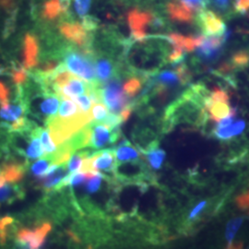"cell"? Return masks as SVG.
I'll use <instances>...</instances> for the list:
<instances>
[{
    "label": "cell",
    "instance_id": "1",
    "mask_svg": "<svg viewBox=\"0 0 249 249\" xmlns=\"http://www.w3.org/2000/svg\"><path fill=\"white\" fill-rule=\"evenodd\" d=\"M60 56L65 67L71 73L79 76L80 79L87 81L89 84L98 83L96 80L95 64L92 57H89L81 51H77L71 47L64 49Z\"/></svg>",
    "mask_w": 249,
    "mask_h": 249
},
{
    "label": "cell",
    "instance_id": "2",
    "mask_svg": "<svg viewBox=\"0 0 249 249\" xmlns=\"http://www.w3.org/2000/svg\"><path fill=\"white\" fill-rule=\"evenodd\" d=\"M60 99L56 93L48 92L40 88L37 94L26 100L27 110L32 116H36L45 124L49 119L56 116Z\"/></svg>",
    "mask_w": 249,
    "mask_h": 249
},
{
    "label": "cell",
    "instance_id": "3",
    "mask_svg": "<svg viewBox=\"0 0 249 249\" xmlns=\"http://www.w3.org/2000/svg\"><path fill=\"white\" fill-rule=\"evenodd\" d=\"M101 93L102 102L105 103L113 114L119 115L123 109L130 105L121 87V80L118 77H113L101 85Z\"/></svg>",
    "mask_w": 249,
    "mask_h": 249
},
{
    "label": "cell",
    "instance_id": "4",
    "mask_svg": "<svg viewBox=\"0 0 249 249\" xmlns=\"http://www.w3.org/2000/svg\"><path fill=\"white\" fill-rule=\"evenodd\" d=\"M61 36L72 43L73 45L80 47V51L88 56H93L91 48V40L88 31L79 22H63L59 26Z\"/></svg>",
    "mask_w": 249,
    "mask_h": 249
},
{
    "label": "cell",
    "instance_id": "5",
    "mask_svg": "<svg viewBox=\"0 0 249 249\" xmlns=\"http://www.w3.org/2000/svg\"><path fill=\"white\" fill-rule=\"evenodd\" d=\"M127 22L131 31V37L134 41H143L147 37L146 28L151 23L159 25V20L155 19L151 12L132 9L127 14Z\"/></svg>",
    "mask_w": 249,
    "mask_h": 249
},
{
    "label": "cell",
    "instance_id": "6",
    "mask_svg": "<svg viewBox=\"0 0 249 249\" xmlns=\"http://www.w3.org/2000/svg\"><path fill=\"white\" fill-rule=\"evenodd\" d=\"M91 137L89 147L94 150H101L108 145H113L119 140L120 128L111 129L102 123H90Z\"/></svg>",
    "mask_w": 249,
    "mask_h": 249
},
{
    "label": "cell",
    "instance_id": "7",
    "mask_svg": "<svg viewBox=\"0 0 249 249\" xmlns=\"http://www.w3.org/2000/svg\"><path fill=\"white\" fill-rule=\"evenodd\" d=\"M50 224L45 223L36 229H21L17 234L18 249H41L46 234L50 231Z\"/></svg>",
    "mask_w": 249,
    "mask_h": 249
},
{
    "label": "cell",
    "instance_id": "8",
    "mask_svg": "<svg viewBox=\"0 0 249 249\" xmlns=\"http://www.w3.org/2000/svg\"><path fill=\"white\" fill-rule=\"evenodd\" d=\"M69 171L67 163L62 164H52L46 174L42 178L39 179L41 183V187L45 192L60 190L63 180L68 177Z\"/></svg>",
    "mask_w": 249,
    "mask_h": 249
},
{
    "label": "cell",
    "instance_id": "9",
    "mask_svg": "<svg viewBox=\"0 0 249 249\" xmlns=\"http://www.w3.org/2000/svg\"><path fill=\"white\" fill-rule=\"evenodd\" d=\"M229 36L230 33H225L223 36H202L201 43L197 47V55L203 60H213L219 56L220 50Z\"/></svg>",
    "mask_w": 249,
    "mask_h": 249
},
{
    "label": "cell",
    "instance_id": "10",
    "mask_svg": "<svg viewBox=\"0 0 249 249\" xmlns=\"http://www.w3.org/2000/svg\"><path fill=\"white\" fill-rule=\"evenodd\" d=\"M198 23L207 36H223L226 33L224 21L213 11H202L198 16Z\"/></svg>",
    "mask_w": 249,
    "mask_h": 249
},
{
    "label": "cell",
    "instance_id": "11",
    "mask_svg": "<svg viewBox=\"0 0 249 249\" xmlns=\"http://www.w3.org/2000/svg\"><path fill=\"white\" fill-rule=\"evenodd\" d=\"M23 64L27 70H34L39 61V43L35 35L27 34L23 43Z\"/></svg>",
    "mask_w": 249,
    "mask_h": 249
},
{
    "label": "cell",
    "instance_id": "12",
    "mask_svg": "<svg viewBox=\"0 0 249 249\" xmlns=\"http://www.w3.org/2000/svg\"><path fill=\"white\" fill-rule=\"evenodd\" d=\"M61 66V56L59 55H49L45 60L38 64L33 72V77L36 83L45 80L50 76L53 72L55 71Z\"/></svg>",
    "mask_w": 249,
    "mask_h": 249
},
{
    "label": "cell",
    "instance_id": "13",
    "mask_svg": "<svg viewBox=\"0 0 249 249\" xmlns=\"http://www.w3.org/2000/svg\"><path fill=\"white\" fill-rule=\"evenodd\" d=\"M90 84L88 82H85L84 80L76 79L75 77L70 80L66 85H64L62 88L56 91V94L60 98H71L80 96L84 93H87L89 89Z\"/></svg>",
    "mask_w": 249,
    "mask_h": 249
},
{
    "label": "cell",
    "instance_id": "14",
    "mask_svg": "<svg viewBox=\"0 0 249 249\" xmlns=\"http://www.w3.org/2000/svg\"><path fill=\"white\" fill-rule=\"evenodd\" d=\"M96 80L101 85L115 77L116 66L114 61L107 56H99L95 61Z\"/></svg>",
    "mask_w": 249,
    "mask_h": 249
},
{
    "label": "cell",
    "instance_id": "15",
    "mask_svg": "<svg viewBox=\"0 0 249 249\" xmlns=\"http://www.w3.org/2000/svg\"><path fill=\"white\" fill-rule=\"evenodd\" d=\"M205 110L210 113L211 118L213 121H221L226 117L236 112L235 109H232L230 107L229 103L225 102H212L209 99L206 98L204 101Z\"/></svg>",
    "mask_w": 249,
    "mask_h": 249
},
{
    "label": "cell",
    "instance_id": "16",
    "mask_svg": "<svg viewBox=\"0 0 249 249\" xmlns=\"http://www.w3.org/2000/svg\"><path fill=\"white\" fill-rule=\"evenodd\" d=\"M114 150H115L117 164L135 162V161H139L141 159L140 152L125 140L120 143Z\"/></svg>",
    "mask_w": 249,
    "mask_h": 249
},
{
    "label": "cell",
    "instance_id": "17",
    "mask_svg": "<svg viewBox=\"0 0 249 249\" xmlns=\"http://www.w3.org/2000/svg\"><path fill=\"white\" fill-rule=\"evenodd\" d=\"M36 127L28 137L25 149L23 150V154L26 157L27 160H37L45 156L44 148L41 144V141L37 134Z\"/></svg>",
    "mask_w": 249,
    "mask_h": 249
},
{
    "label": "cell",
    "instance_id": "18",
    "mask_svg": "<svg viewBox=\"0 0 249 249\" xmlns=\"http://www.w3.org/2000/svg\"><path fill=\"white\" fill-rule=\"evenodd\" d=\"M168 39L174 47L180 48L185 52H192L200 45L202 36H197V37L187 36L186 37L179 34H171L168 36Z\"/></svg>",
    "mask_w": 249,
    "mask_h": 249
},
{
    "label": "cell",
    "instance_id": "19",
    "mask_svg": "<svg viewBox=\"0 0 249 249\" xmlns=\"http://www.w3.org/2000/svg\"><path fill=\"white\" fill-rule=\"evenodd\" d=\"M167 12L170 18L178 22L189 23L194 18V13L182 5L179 0H174L167 4Z\"/></svg>",
    "mask_w": 249,
    "mask_h": 249
},
{
    "label": "cell",
    "instance_id": "20",
    "mask_svg": "<svg viewBox=\"0 0 249 249\" xmlns=\"http://www.w3.org/2000/svg\"><path fill=\"white\" fill-rule=\"evenodd\" d=\"M143 153L145 154L146 159L152 169H160L165 159V151L159 148L158 143H151L143 151Z\"/></svg>",
    "mask_w": 249,
    "mask_h": 249
},
{
    "label": "cell",
    "instance_id": "21",
    "mask_svg": "<svg viewBox=\"0 0 249 249\" xmlns=\"http://www.w3.org/2000/svg\"><path fill=\"white\" fill-rule=\"evenodd\" d=\"M62 100L61 106L59 107L58 115L56 116L59 119L73 120L82 115H85L80 111V108L74 101L70 100L69 98H62Z\"/></svg>",
    "mask_w": 249,
    "mask_h": 249
},
{
    "label": "cell",
    "instance_id": "22",
    "mask_svg": "<svg viewBox=\"0 0 249 249\" xmlns=\"http://www.w3.org/2000/svg\"><path fill=\"white\" fill-rule=\"evenodd\" d=\"M155 82H156V87H160L165 89H167L169 87L183 85L176 71H164L160 72L155 78Z\"/></svg>",
    "mask_w": 249,
    "mask_h": 249
},
{
    "label": "cell",
    "instance_id": "23",
    "mask_svg": "<svg viewBox=\"0 0 249 249\" xmlns=\"http://www.w3.org/2000/svg\"><path fill=\"white\" fill-rule=\"evenodd\" d=\"M24 193L19 189L17 185L7 184L0 187V204H9L22 197Z\"/></svg>",
    "mask_w": 249,
    "mask_h": 249
},
{
    "label": "cell",
    "instance_id": "24",
    "mask_svg": "<svg viewBox=\"0 0 249 249\" xmlns=\"http://www.w3.org/2000/svg\"><path fill=\"white\" fill-rule=\"evenodd\" d=\"M246 127V123L243 120H238L234 124H229L225 127L222 128H215L214 134L217 138L221 140H228L231 139V137L239 135L244 131Z\"/></svg>",
    "mask_w": 249,
    "mask_h": 249
},
{
    "label": "cell",
    "instance_id": "25",
    "mask_svg": "<svg viewBox=\"0 0 249 249\" xmlns=\"http://www.w3.org/2000/svg\"><path fill=\"white\" fill-rule=\"evenodd\" d=\"M36 130L44 148L45 156H53L57 151V148L56 145H54L48 129L44 127H37Z\"/></svg>",
    "mask_w": 249,
    "mask_h": 249
},
{
    "label": "cell",
    "instance_id": "26",
    "mask_svg": "<svg viewBox=\"0 0 249 249\" xmlns=\"http://www.w3.org/2000/svg\"><path fill=\"white\" fill-rule=\"evenodd\" d=\"M90 154H91V152L89 151H82L73 153L69 161L67 162L69 175H72V174L80 172L82 167L83 161L86 158H88Z\"/></svg>",
    "mask_w": 249,
    "mask_h": 249
},
{
    "label": "cell",
    "instance_id": "27",
    "mask_svg": "<svg viewBox=\"0 0 249 249\" xmlns=\"http://www.w3.org/2000/svg\"><path fill=\"white\" fill-rule=\"evenodd\" d=\"M2 175L6 179V181L9 183H16L23 177L24 168L19 164L9 163L4 166Z\"/></svg>",
    "mask_w": 249,
    "mask_h": 249
},
{
    "label": "cell",
    "instance_id": "28",
    "mask_svg": "<svg viewBox=\"0 0 249 249\" xmlns=\"http://www.w3.org/2000/svg\"><path fill=\"white\" fill-rule=\"evenodd\" d=\"M52 164H53V157L52 156H45L44 158L36 160V162H34L32 164L31 173L35 178L40 179L45 176L47 170L49 169V167Z\"/></svg>",
    "mask_w": 249,
    "mask_h": 249
},
{
    "label": "cell",
    "instance_id": "29",
    "mask_svg": "<svg viewBox=\"0 0 249 249\" xmlns=\"http://www.w3.org/2000/svg\"><path fill=\"white\" fill-rule=\"evenodd\" d=\"M60 13H62L60 0H47L45 2L42 12L43 18L47 20H53L60 15Z\"/></svg>",
    "mask_w": 249,
    "mask_h": 249
},
{
    "label": "cell",
    "instance_id": "30",
    "mask_svg": "<svg viewBox=\"0 0 249 249\" xmlns=\"http://www.w3.org/2000/svg\"><path fill=\"white\" fill-rule=\"evenodd\" d=\"M142 79L139 77H130L125 80L123 86V90L127 98L135 97L142 87Z\"/></svg>",
    "mask_w": 249,
    "mask_h": 249
},
{
    "label": "cell",
    "instance_id": "31",
    "mask_svg": "<svg viewBox=\"0 0 249 249\" xmlns=\"http://www.w3.org/2000/svg\"><path fill=\"white\" fill-rule=\"evenodd\" d=\"M107 180L102 174L100 173H91L89 175V178L87 179L86 183L84 184L85 191L87 194L92 195L97 193L101 187V185L103 183V180Z\"/></svg>",
    "mask_w": 249,
    "mask_h": 249
},
{
    "label": "cell",
    "instance_id": "32",
    "mask_svg": "<svg viewBox=\"0 0 249 249\" xmlns=\"http://www.w3.org/2000/svg\"><path fill=\"white\" fill-rule=\"evenodd\" d=\"M108 109L103 103H96L90 111V116L92 119L91 123H101L108 116Z\"/></svg>",
    "mask_w": 249,
    "mask_h": 249
},
{
    "label": "cell",
    "instance_id": "33",
    "mask_svg": "<svg viewBox=\"0 0 249 249\" xmlns=\"http://www.w3.org/2000/svg\"><path fill=\"white\" fill-rule=\"evenodd\" d=\"M10 76L12 81L18 88H22V86L28 80V73L23 68H14L10 71Z\"/></svg>",
    "mask_w": 249,
    "mask_h": 249
},
{
    "label": "cell",
    "instance_id": "34",
    "mask_svg": "<svg viewBox=\"0 0 249 249\" xmlns=\"http://www.w3.org/2000/svg\"><path fill=\"white\" fill-rule=\"evenodd\" d=\"M242 223H243V218L239 217V218L232 219L227 224L225 234H226V239L229 243H231V241L233 240V238H234L236 232L239 230Z\"/></svg>",
    "mask_w": 249,
    "mask_h": 249
},
{
    "label": "cell",
    "instance_id": "35",
    "mask_svg": "<svg viewBox=\"0 0 249 249\" xmlns=\"http://www.w3.org/2000/svg\"><path fill=\"white\" fill-rule=\"evenodd\" d=\"M249 65V51H239L234 53L231 58V66L234 68H245Z\"/></svg>",
    "mask_w": 249,
    "mask_h": 249
},
{
    "label": "cell",
    "instance_id": "36",
    "mask_svg": "<svg viewBox=\"0 0 249 249\" xmlns=\"http://www.w3.org/2000/svg\"><path fill=\"white\" fill-rule=\"evenodd\" d=\"M71 100L78 105V107H80V111L83 114H85V115H89L90 114L91 100L89 98L88 94L76 96V97H73Z\"/></svg>",
    "mask_w": 249,
    "mask_h": 249
},
{
    "label": "cell",
    "instance_id": "37",
    "mask_svg": "<svg viewBox=\"0 0 249 249\" xmlns=\"http://www.w3.org/2000/svg\"><path fill=\"white\" fill-rule=\"evenodd\" d=\"M179 2L194 13L196 11H202L208 3V0H179Z\"/></svg>",
    "mask_w": 249,
    "mask_h": 249
},
{
    "label": "cell",
    "instance_id": "38",
    "mask_svg": "<svg viewBox=\"0 0 249 249\" xmlns=\"http://www.w3.org/2000/svg\"><path fill=\"white\" fill-rule=\"evenodd\" d=\"M75 9L80 17H85L89 11L91 0H74Z\"/></svg>",
    "mask_w": 249,
    "mask_h": 249
},
{
    "label": "cell",
    "instance_id": "39",
    "mask_svg": "<svg viewBox=\"0 0 249 249\" xmlns=\"http://www.w3.org/2000/svg\"><path fill=\"white\" fill-rule=\"evenodd\" d=\"M208 99L212 102H225V103H229V100H230L228 93L222 89H214L213 91Z\"/></svg>",
    "mask_w": 249,
    "mask_h": 249
},
{
    "label": "cell",
    "instance_id": "40",
    "mask_svg": "<svg viewBox=\"0 0 249 249\" xmlns=\"http://www.w3.org/2000/svg\"><path fill=\"white\" fill-rule=\"evenodd\" d=\"M176 71L178 73L183 85H186L191 80V73L185 64L178 66V68L176 69Z\"/></svg>",
    "mask_w": 249,
    "mask_h": 249
},
{
    "label": "cell",
    "instance_id": "41",
    "mask_svg": "<svg viewBox=\"0 0 249 249\" xmlns=\"http://www.w3.org/2000/svg\"><path fill=\"white\" fill-rule=\"evenodd\" d=\"M185 57V51H183L182 49L178 48V47H174V50L168 54L167 60L168 62L172 64H178L183 61Z\"/></svg>",
    "mask_w": 249,
    "mask_h": 249
},
{
    "label": "cell",
    "instance_id": "42",
    "mask_svg": "<svg viewBox=\"0 0 249 249\" xmlns=\"http://www.w3.org/2000/svg\"><path fill=\"white\" fill-rule=\"evenodd\" d=\"M234 9L240 14H246L249 11V0H235Z\"/></svg>",
    "mask_w": 249,
    "mask_h": 249
},
{
    "label": "cell",
    "instance_id": "43",
    "mask_svg": "<svg viewBox=\"0 0 249 249\" xmlns=\"http://www.w3.org/2000/svg\"><path fill=\"white\" fill-rule=\"evenodd\" d=\"M9 89L4 83L0 81V105L5 106L9 104Z\"/></svg>",
    "mask_w": 249,
    "mask_h": 249
},
{
    "label": "cell",
    "instance_id": "44",
    "mask_svg": "<svg viewBox=\"0 0 249 249\" xmlns=\"http://www.w3.org/2000/svg\"><path fill=\"white\" fill-rule=\"evenodd\" d=\"M211 2L216 9L222 11H226L231 4V0H211Z\"/></svg>",
    "mask_w": 249,
    "mask_h": 249
},
{
    "label": "cell",
    "instance_id": "45",
    "mask_svg": "<svg viewBox=\"0 0 249 249\" xmlns=\"http://www.w3.org/2000/svg\"><path fill=\"white\" fill-rule=\"evenodd\" d=\"M82 25H83V27H84L88 32H90V31H92V30H95V29H96L97 22H96V20H95L94 18L87 16V17H85V18H83Z\"/></svg>",
    "mask_w": 249,
    "mask_h": 249
},
{
    "label": "cell",
    "instance_id": "46",
    "mask_svg": "<svg viewBox=\"0 0 249 249\" xmlns=\"http://www.w3.org/2000/svg\"><path fill=\"white\" fill-rule=\"evenodd\" d=\"M237 202L243 209L249 210V192L243 196H239L237 199Z\"/></svg>",
    "mask_w": 249,
    "mask_h": 249
},
{
    "label": "cell",
    "instance_id": "47",
    "mask_svg": "<svg viewBox=\"0 0 249 249\" xmlns=\"http://www.w3.org/2000/svg\"><path fill=\"white\" fill-rule=\"evenodd\" d=\"M205 206H206V201H202V202H200L199 204L196 205V207L194 208V210L190 213L189 219H193V218H195L196 215L199 213L204 209Z\"/></svg>",
    "mask_w": 249,
    "mask_h": 249
},
{
    "label": "cell",
    "instance_id": "48",
    "mask_svg": "<svg viewBox=\"0 0 249 249\" xmlns=\"http://www.w3.org/2000/svg\"><path fill=\"white\" fill-rule=\"evenodd\" d=\"M15 6L14 0H0V7L6 10H11Z\"/></svg>",
    "mask_w": 249,
    "mask_h": 249
},
{
    "label": "cell",
    "instance_id": "49",
    "mask_svg": "<svg viewBox=\"0 0 249 249\" xmlns=\"http://www.w3.org/2000/svg\"><path fill=\"white\" fill-rule=\"evenodd\" d=\"M60 4H61L62 13H67L71 6V0H60Z\"/></svg>",
    "mask_w": 249,
    "mask_h": 249
},
{
    "label": "cell",
    "instance_id": "50",
    "mask_svg": "<svg viewBox=\"0 0 249 249\" xmlns=\"http://www.w3.org/2000/svg\"><path fill=\"white\" fill-rule=\"evenodd\" d=\"M5 182H6V179L3 177V175L1 174V175H0V187L4 186V185H5Z\"/></svg>",
    "mask_w": 249,
    "mask_h": 249
},
{
    "label": "cell",
    "instance_id": "51",
    "mask_svg": "<svg viewBox=\"0 0 249 249\" xmlns=\"http://www.w3.org/2000/svg\"><path fill=\"white\" fill-rule=\"evenodd\" d=\"M228 249H241L240 245H238V246H232V247H229Z\"/></svg>",
    "mask_w": 249,
    "mask_h": 249
}]
</instances>
